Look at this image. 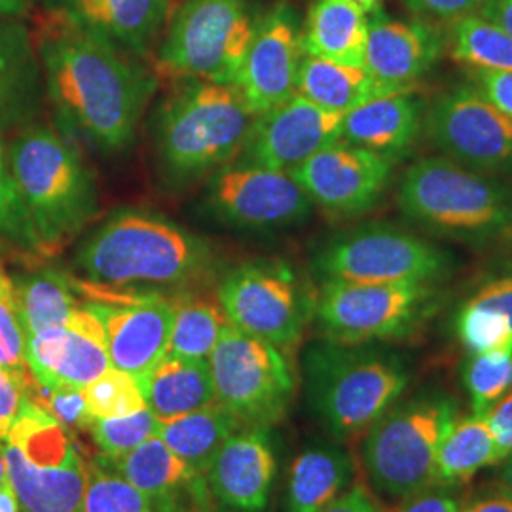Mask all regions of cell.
Returning <instances> with one entry per match:
<instances>
[{"label":"cell","mask_w":512,"mask_h":512,"mask_svg":"<svg viewBox=\"0 0 512 512\" xmlns=\"http://www.w3.org/2000/svg\"><path fill=\"white\" fill-rule=\"evenodd\" d=\"M35 48L61 126L101 152L131 147L158 78L109 38L55 8L40 19Z\"/></svg>","instance_id":"6da1fadb"},{"label":"cell","mask_w":512,"mask_h":512,"mask_svg":"<svg viewBox=\"0 0 512 512\" xmlns=\"http://www.w3.org/2000/svg\"><path fill=\"white\" fill-rule=\"evenodd\" d=\"M92 283L114 289H190L213 274L215 247L181 224L145 209L112 213L76 253Z\"/></svg>","instance_id":"7a4b0ae2"},{"label":"cell","mask_w":512,"mask_h":512,"mask_svg":"<svg viewBox=\"0 0 512 512\" xmlns=\"http://www.w3.org/2000/svg\"><path fill=\"white\" fill-rule=\"evenodd\" d=\"M302 378L313 418L334 442H348L403 397L410 370L395 351L323 338L304 351Z\"/></svg>","instance_id":"3957f363"},{"label":"cell","mask_w":512,"mask_h":512,"mask_svg":"<svg viewBox=\"0 0 512 512\" xmlns=\"http://www.w3.org/2000/svg\"><path fill=\"white\" fill-rule=\"evenodd\" d=\"M397 203L412 226L471 247L512 238V188L448 158L410 165Z\"/></svg>","instance_id":"277c9868"},{"label":"cell","mask_w":512,"mask_h":512,"mask_svg":"<svg viewBox=\"0 0 512 512\" xmlns=\"http://www.w3.org/2000/svg\"><path fill=\"white\" fill-rule=\"evenodd\" d=\"M8 158L37 234L38 255L59 253L97 213L90 169L65 135L35 124L19 131Z\"/></svg>","instance_id":"5b68a950"},{"label":"cell","mask_w":512,"mask_h":512,"mask_svg":"<svg viewBox=\"0 0 512 512\" xmlns=\"http://www.w3.org/2000/svg\"><path fill=\"white\" fill-rule=\"evenodd\" d=\"M162 109L156 150L165 175L188 183L241 154L256 114L232 84L192 80Z\"/></svg>","instance_id":"8992f818"},{"label":"cell","mask_w":512,"mask_h":512,"mask_svg":"<svg viewBox=\"0 0 512 512\" xmlns=\"http://www.w3.org/2000/svg\"><path fill=\"white\" fill-rule=\"evenodd\" d=\"M459 418V404L440 389L399 399L366 429L361 458L374 492L393 501L435 484L440 446Z\"/></svg>","instance_id":"52a82bcc"},{"label":"cell","mask_w":512,"mask_h":512,"mask_svg":"<svg viewBox=\"0 0 512 512\" xmlns=\"http://www.w3.org/2000/svg\"><path fill=\"white\" fill-rule=\"evenodd\" d=\"M0 456L21 512H84V461L69 431L29 397L0 437Z\"/></svg>","instance_id":"ba28073f"},{"label":"cell","mask_w":512,"mask_h":512,"mask_svg":"<svg viewBox=\"0 0 512 512\" xmlns=\"http://www.w3.org/2000/svg\"><path fill=\"white\" fill-rule=\"evenodd\" d=\"M431 283H348L323 281L313 317L325 340L336 344H376L403 340L439 308Z\"/></svg>","instance_id":"9c48e42d"},{"label":"cell","mask_w":512,"mask_h":512,"mask_svg":"<svg viewBox=\"0 0 512 512\" xmlns=\"http://www.w3.org/2000/svg\"><path fill=\"white\" fill-rule=\"evenodd\" d=\"M256 21L249 0H184L169 19L158 69L171 78L234 86Z\"/></svg>","instance_id":"30bf717a"},{"label":"cell","mask_w":512,"mask_h":512,"mask_svg":"<svg viewBox=\"0 0 512 512\" xmlns=\"http://www.w3.org/2000/svg\"><path fill=\"white\" fill-rule=\"evenodd\" d=\"M311 268L323 281L431 283L454 272L456 258L393 224H361L330 238Z\"/></svg>","instance_id":"8fae6325"},{"label":"cell","mask_w":512,"mask_h":512,"mask_svg":"<svg viewBox=\"0 0 512 512\" xmlns=\"http://www.w3.org/2000/svg\"><path fill=\"white\" fill-rule=\"evenodd\" d=\"M209 365L215 403L241 425L270 427L289 412L296 384L279 346L226 323Z\"/></svg>","instance_id":"7c38bea8"},{"label":"cell","mask_w":512,"mask_h":512,"mask_svg":"<svg viewBox=\"0 0 512 512\" xmlns=\"http://www.w3.org/2000/svg\"><path fill=\"white\" fill-rule=\"evenodd\" d=\"M219 304L236 329L287 348L302 338L315 298L289 262L251 260L222 277Z\"/></svg>","instance_id":"4fadbf2b"},{"label":"cell","mask_w":512,"mask_h":512,"mask_svg":"<svg viewBox=\"0 0 512 512\" xmlns=\"http://www.w3.org/2000/svg\"><path fill=\"white\" fill-rule=\"evenodd\" d=\"M423 131L452 162L480 173L512 171V120L473 84L437 95L423 114Z\"/></svg>","instance_id":"5bb4252c"},{"label":"cell","mask_w":512,"mask_h":512,"mask_svg":"<svg viewBox=\"0 0 512 512\" xmlns=\"http://www.w3.org/2000/svg\"><path fill=\"white\" fill-rule=\"evenodd\" d=\"M311 203L289 171L262 165H222L205 188V209L215 219L245 230L289 228L310 217Z\"/></svg>","instance_id":"9a60e30c"},{"label":"cell","mask_w":512,"mask_h":512,"mask_svg":"<svg viewBox=\"0 0 512 512\" xmlns=\"http://www.w3.org/2000/svg\"><path fill=\"white\" fill-rule=\"evenodd\" d=\"M395 162L349 143L321 148L289 171L311 203L336 217H359L384 198Z\"/></svg>","instance_id":"2e32d148"},{"label":"cell","mask_w":512,"mask_h":512,"mask_svg":"<svg viewBox=\"0 0 512 512\" xmlns=\"http://www.w3.org/2000/svg\"><path fill=\"white\" fill-rule=\"evenodd\" d=\"M300 59L298 19L289 4L279 2L256 21L255 35L234 82L253 114H266L293 97Z\"/></svg>","instance_id":"e0dca14e"},{"label":"cell","mask_w":512,"mask_h":512,"mask_svg":"<svg viewBox=\"0 0 512 512\" xmlns=\"http://www.w3.org/2000/svg\"><path fill=\"white\" fill-rule=\"evenodd\" d=\"M344 114L321 109L300 93L256 116L239 162L293 171L321 148L342 139Z\"/></svg>","instance_id":"ac0fdd59"},{"label":"cell","mask_w":512,"mask_h":512,"mask_svg":"<svg viewBox=\"0 0 512 512\" xmlns=\"http://www.w3.org/2000/svg\"><path fill=\"white\" fill-rule=\"evenodd\" d=\"M86 306L105 329L110 368L128 372L143 385L167 353L175 319L173 298L162 291H147L131 302H86Z\"/></svg>","instance_id":"d6986e66"},{"label":"cell","mask_w":512,"mask_h":512,"mask_svg":"<svg viewBox=\"0 0 512 512\" xmlns=\"http://www.w3.org/2000/svg\"><path fill=\"white\" fill-rule=\"evenodd\" d=\"M25 361L33 378L48 389H84L110 368L105 329L84 302L69 327L29 334Z\"/></svg>","instance_id":"ffe728a7"},{"label":"cell","mask_w":512,"mask_h":512,"mask_svg":"<svg viewBox=\"0 0 512 512\" xmlns=\"http://www.w3.org/2000/svg\"><path fill=\"white\" fill-rule=\"evenodd\" d=\"M205 476L215 512L266 511L277 476L270 427H239L224 442Z\"/></svg>","instance_id":"44dd1931"},{"label":"cell","mask_w":512,"mask_h":512,"mask_svg":"<svg viewBox=\"0 0 512 512\" xmlns=\"http://www.w3.org/2000/svg\"><path fill=\"white\" fill-rule=\"evenodd\" d=\"M109 465L147 497L152 512H215L207 476L192 471L158 437Z\"/></svg>","instance_id":"7402d4cb"},{"label":"cell","mask_w":512,"mask_h":512,"mask_svg":"<svg viewBox=\"0 0 512 512\" xmlns=\"http://www.w3.org/2000/svg\"><path fill=\"white\" fill-rule=\"evenodd\" d=\"M444 44L429 21L385 18L376 12L368 25L365 69L387 86L416 90V82L437 65Z\"/></svg>","instance_id":"603a6c76"},{"label":"cell","mask_w":512,"mask_h":512,"mask_svg":"<svg viewBox=\"0 0 512 512\" xmlns=\"http://www.w3.org/2000/svg\"><path fill=\"white\" fill-rule=\"evenodd\" d=\"M425 105L414 90L389 93L344 114L342 139L399 162L423 129Z\"/></svg>","instance_id":"cb8c5ba5"},{"label":"cell","mask_w":512,"mask_h":512,"mask_svg":"<svg viewBox=\"0 0 512 512\" xmlns=\"http://www.w3.org/2000/svg\"><path fill=\"white\" fill-rule=\"evenodd\" d=\"M44 74L35 42L18 19L0 18V133L35 124Z\"/></svg>","instance_id":"d4e9b609"},{"label":"cell","mask_w":512,"mask_h":512,"mask_svg":"<svg viewBox=\"0 0 512 512\" xmlns=\"http://www.w3.org/2000/svg\"><path fill=\"white\" fill-rule=\"evenodd\" d=\"M171 0H54L55 10L135 55L150 52L169 18Z\"/></svg>","instance_id":"484cf974"},{"label":"cell","mask_w":512,"mask_h":512,"mask_svg":"<svg viewBox=\"0 0 512 512\" xmlns=\"http://www.w3.org/2000/svg\"><path fill=\"white\" fill-rule=\"evenodd\" d=\"M370 14L346 0H315L300 27L302 55L365 67Z\"/></svg>","instance_id":"4316f807"},{"label":"cell","mask_w":512,"mask_h":512,"mask_svg":"<svg viewBox=\"0 0 512 512\" xmlns=\"http://www.w3.org/2000/svg\"><path fill=\"white\" fill-rule=\"evenodd\" d=\"M147 406L160 421L179 418L215 403L213 372L207 359L165 353L141 385Z\"/></svg>","instance_id":"83f0119b"},{"label":"cell","mask_w":512,"mask_h":512,"mask_svg":"<svg viewBox=\"0 0 512 512\" xmlns=\"http://www.w3.org/2000/svg\"><path fill=\"white\" fill-rule=\"evenodd\" d=\"M353 461L336 442H315L294 459L287 484V512H319L344 494L353 480Z\"/></svg>","instance_id":"f1b7e54d"},{"label":"cell","mask_w":512,"mask_h":512,"mask_svg":"<svg viewBox=\"0 0 512 512\" xmlns=\"http://www.w3.org/2000/svg\"><path fill=\"white\" fill-rule=\"evenodd\" d=\"M397 92L404 90L376 80L365 67H349L311 55L300 59L296 93L321 109L348 114L372 99Z\"/></svg>","instance_id":"f546056e"},{"label":"cell","mask_w":512,"mask_h":512,"mask_svg":"<svg viewBox=\"0 0 512 512\" xmlns=\"http://www.w3.org/2000/svg\"><path fill=\"white\" fill-rule=\"evenodd\" d=\"M14 289V310L25 334L69 327L84 304L71 275L54 268H38L10 277Z\"/></svg>","instance_id":"4dcf8cb0"},{"label":"cell","mask_w":512,"mask_h":512,"mask_svg":"<svg viewBox=\"0 0 512 512\" xmlns=\"http://www.w3.org/2000/svg\"><path fill=\"white\" fill-rule=\"evenodd\" d=\"M239 427L243 425L230 412L219 403H213L179 418L162 421L158 439L164 440L165 446L192 471L207 475L220 448Z\"/></svg>","instance_id":"1f68e13d"},{"label":"cell","mask_w":512,"mask_h":512,"mask_svg":"<svg viewBox=\"0 0 512 512\" xmlns=\"http://www.w3.org/2000/svg\"><path fill=\"white\" fill-rule=\"evenodd\" d=\"M494 435L486 414L459 416L440 446L435 484L459 488L484 469L494 467Z\"/></svg>","instance_id":"d6a6232c"},{"label":"cell","mask_w":512,"mask_h":512,"mask_svg":"<svg viewBox=\"0 0 512 512\" xmlns=\"http://www.w3.org/2000/svg\"><path fill=\"white\" fill-rule=\"evenodd\" d=\"M448 50L467 71L512 73L511 35L480 14L450 23Z\"/></svg>","instance_id":"836d02e7"},{"label":"cell","mask_w":512,"mask_h":512,"mask_svg":"<svg viewBox=\"0 0 512 512\" xmlns=\"http://www.w3.org/2000/svg\"><path fill=\"white\" fill-rule=\"evenodd\" d=\"M173 308L175 319L167 353L209 361L219 342L220 332L228 323L219 300L215 302L205 296L184 293L173 298Z\"/></svg>","instance_id":"e575fe53"},{"label":"cell","mask_w":512,"mask_h":512,"mask_svg":"<svg viewBox=\"0 0 512 512\" xmlns=\"http://www.w3.org/2000/svg\"><path fill=\"white\" fill-rule=\"evenodd\" d=\"M461 380L473 412L486 414L512 389V349L469 353Z\"/></svg>","instance_id":"d590c367"},{"label":"cell","mask_w":512,"mask_h":512,"mask_svg":"<svg viewBox=\"0 0 512 512\" xmlns=\"http://www.w3.org/2000/svg\"><path fill=\"white\" fill-rule=\"evenodd\" d=\"M84 512H152V507L147 497L103 458L86 467Z\"/></svg>","instance_id":"8d00e7d4"},{"label":"cell","mask_w":512,"mask_h":512,"mask_svg":"<svg viewBox=\"0 0 512 512\" xmlns=\"http://www.w3.org/2000/svg\"><path fill=\"white\" fill-rule=\"evenodd\" d=\"M454 329L469 353L512 349V321L501 311L465 300L456 313Z\"/></svg>","instance_id":"74e56055"},{"label":"cell","mask_w":512,"mask_h":512,"mask_svg":"<svg viewBox=\"0 0 512 512\" xmlns=\"http://www.w3.org/2000/svg\"><path fill=\"white\" fill-rule=\"evenodd\" d=\"M160 423L150 408L122 418H93L88 425L90 437L103 452L105 459L114 461L135 450L145 440L158 437Z\"/></svg>","instance_id":"f35d334b"},{"label":"cell","mask_w":512,"mask_h":512,"mask_svg":"<svg viewBox=\"0 0 512 512\" xmlns=\"http://www.w3.org/2000/svg\"><path fill=\"white\" fill-rule=\"evenodd\" d=\"M82 393L92 418H122L148 408L139 382L116 368H109Z\"/></svg>","instance_id":"ab89813d"},{"label":"cell","mask_w":512,"mask_h":512,"mask_svg":"<svg viewBox=\"0 0 512 512\" xmlns=\"http://www.w3.org/2000/svg\"><path fill=\"white\" fill-rule=\"evenodd\" d=\"M0 238L27 253L38 255L37 234L19 196L10 158L0 139Z\"/></svg>","instance_id":"60d3db41"},{"label":"cell","mask_w":512,"mask_h":512,"mask_svg":"<svg viewBox=\"0 0 512 512\" xmlns=\"http://www.w3.org/2000/svg\"><path fill=\"white\" fill-rule=\"evenodd\" d=\"M25 342L27 334L18 313L12 304L0 298V366L19 376H29L31 372L25 361Z\"/></svg>","instance_id":"b9f144b4"},{"label":"cell","mask_w":512,"mask_h":512,"mask_svg":"<svg viewBox=\"0 0 512 512\" xmlns=\"http://www.w3.org/2000/svg\"><path fill=\"white\" fill-rule=\"evenodd\" d=\"M33 374L19 376L16 372L0 366V437H6L19 410L27 401V385Z\"/></svg>","instance_id":"7bdbcfd3"},{"label":"cell","mask_w":512,"mask_h":512,"mask_svg":"<svg viewBox=\"0 0 512 512\" xmlns=\"http://www.w3.org/2000/svg\"><path fill=\"white\" fill-rule=\"evenodd\" d=\"M465 499L458 488L433 484L401 501L395 512H463Z\"/></svg>","instance_id":"ee69618b"},{"label":"cell","mask_w":512,"mask_h":512,"mask_svg":"<svg viewBox=\"0 0 512 512\" xmlns=\"http://www.w3.org/2000/svg\"><path fill=\"white\" fill-rule=\"evenodd\" d=\"M404 6L423 21L454 23L458 19L478 14L484 0H403Z\"/></svg>","instance_id":"f6af8a7d"},{"label":"cell","mask_w":512,"mask_h":512,"mask_svg":"<svg viewBox=\"0 0 512 512\" xmlns=\"http://www.w3.org/2000/svg\"><path fill=\"white\" fill-rule=\"evenodd\" d=\"M467 302L501 311L512 321V270L482 281L475 293L467 298Z\"/></svg>","instance_id":"bcb514c9"},{"label":"cell","mask_w":512,"mask_h":512,"mask_svg":"<svg viewBox=\"0 0 512 512\" xmlns=\"http://www.w3.org/2000/svg\"><path fill=\"white\" fill-rule=\"evenodd\" d=\"M494 435V467L512 454V389L486 412Z\"/></svg>","instance_id":"7dc6e473"},{"label":"cell","mask_w":512,"mask_h":512,"mask_svg":"<svg viewBox=\"0 0 512 512\" xmlns=\"http://www.w3.org/2000/svg\"><path fill=\"white\" fill-rule=\"evenodd\" d=\"M473 86L478 88L495 109L512 120V73L503 71H469Z\"/></svg>","instance_id":"c3c4849f"},{"label":"cell","mask_w":512,"mask_h":512,"mask_svg":"<svg viewBox=\"0 0 512 512\" xmlns=\"http://www.w3.org/2000/svg\"><path fill=\"white\" fill-rule=\"evenodd\" d=\"M319 512H385L365 484H355Z\"/></svg>","instance_id":"681fc988"},{"label":"cell","mask_w":512,"mask_h":512,"mask_svg":"<svg viewBox=\"0 0 512 512\" xmlns=\"http://www.w3.org/2000/svg\"><path fill=\"white\" fill-rule=\"evenodd\" d=\"M463 512H512V495L492 488L465 501Z\"/></svg>","instance_id":"f907efd6"},{"label":"cell","mask_w":512,"mask_h":512,"mask_svg":"<svg viewBox=\"0 0 512 512\" xmlns=\"http://www.w3.org/2000/svg\"><path fill=\"white\" fill-rule=\"evenodd\" d=\"M478 14L494 21L512 37V0H484Z\"/></svg>","instance_id":"816d5d0a"},{"label":"cell","mask_w":512,"mask_h":512,"mask_svg":"<svg viewBox=\"0 0 512 512\" xmlns=\"http://www.w3.org/2000/svg\"><path fill=\"white\" fill-rule=\"evenodd\" d=\"M33 6V0H0V18H21Z\"/></svg>","instance_id":"f5cc1de1"},{"label":"cell","mask_w":512,"mask_h":512,"mask_svg":"<svg viewBox=\"0 0 512 512\" xmlns=\"http://www.w3.org/2000/svg\"><path fill=\"white\" fill-rule=\"evenodd\" d=\"M0 512H21L19 509L18 495L10 486L8 478L0 484Z\"/></svg>","instance_id":"db71d44e"},{"label":"cell","mask_w":512,"mask_h":512,"mask_svg":"<svg viewBox=\"0 0 512 512\" xmlns=\"http://www.w3.org/2000/svg\"><path fill=\"white\" fill-rule=\"evenodd\" d=\"M497 467H499V473L495 478V488L512 495V454L509 458L503 459Z\"/></svg>","instance_id":"11a10c76"},{"label":"cell","mask_w":512,"mask_h":512,"mask_svg":"<svg viewBox=\"0 0 512 512\" xmlns=\"http://www.w3.org/2000/svg\"><path fill=\"white\" fill-rule=\"evenodd\" d=\"M0 298L14 306V289H12V279L2 272V268H0Z\"/></svg>","instance_id":"9f6ffc18"},{"label":"cell","mask_w":512,"mask_h":512,"mask_svg":"<svg viewBox=\"0 0 512 512\" xmlns=\"http://www.w3.org/2000/svg\"><path fill=\"white\" fill-rule=\"evenodd\" d=\"M346 2L359 6L361 10H365L366 14H370V16L380 12V6H382V0H346Z\"/></svg>","instance_id":"6f0895ef"},{"label":"cell","mask_w":512,"mask_h":512,"mask_svg":"<svg viewBox=\"0 0 512 512\" xmlns=\"http://www.w3.org/2000/svg\"><path fill=\"white\" fill-rule=\"evenodd\" d=\"M6 480V469H4V459L0 456V484Z\"/></svg>","instance_id":"680465c9"}]
</instances>
